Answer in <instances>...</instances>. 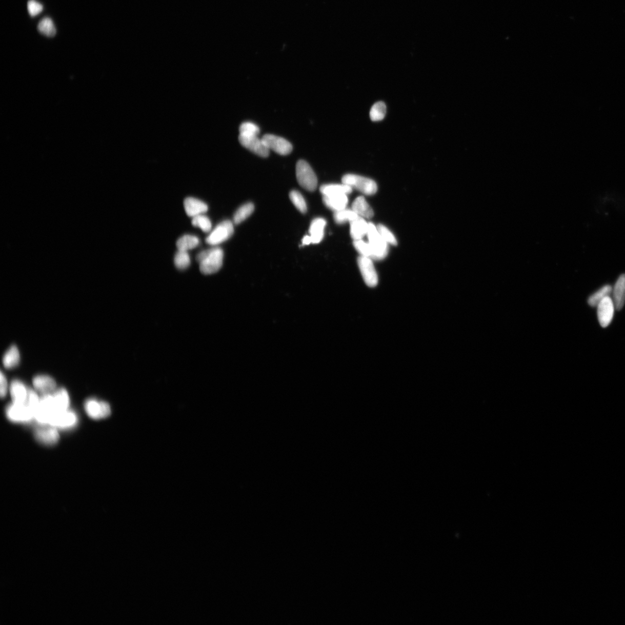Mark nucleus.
Returning <instances> with one entry per match:
<instances>
[{"instance_id": "1", "label": "nucleus", "mask_w": 625, "mask_h": 625, "mask_svg": "<svg viewBox=\"0 0 625 625\" xmlns=\"http://www.w3.org/2000/svg\"><path fill=\"white\" fill-rule=\"evenodd\" d=\"M197 261L199 264L200 271L204 275L217 273L221 268L224 259V251L219 247L205 250L197 255Z\"/></svg>"}, {"instance_id": "2", "label": "nucleus", "mask_w": 625, "mask_h": 625, "mask_svg": "<svg viewBox=\"0 0 625 625\" xmlns=\"http://www.w3.org/2000/svg\"><path fill=\"white\" fill-rule=\"evenodd\" d=\"M367 236L372 251L371 259L381 260L386 258L389 252L388 244L381 237L374 224H368Z\"/></svg>"}, {"instance_id": "3", "label": "nucleus", "mask_w": 625, "mask_h": 625, "mask_svg": "<svg viewBox=\"0 0 625 625\" xmlns=\"http://www.w3.org/2000/svg\"><path fill=\"white\" fill-rule=\"evenodd\" d=\"M296 178L299 185L305 190L313 191L317 186V178L315 173L307 162L300 160L296 166Z\"/></svg>"}, {"instance_id": "4", "label": "nucleus", "mask_w": 625, "mask_h": 625, "mask_svg": "<svg viewBox=\"0 0 625 625\" xmlns=\"http://www.w3.org/2000/svg\"><path fill=\"white\" fill-rule=\"evenodd\" d=\"M342 183L360 191L364 194L372 195L377 191L376 183L373 179L360 175L348 174L344 175Z\"/></svg>"}, {"instance_id": "5", "label": "nucleus", "mask_w": 625, "mask_h": 625, "mask_svg": "<svg viewBox=\"0 0 625 625\" xmlns=\"http://www.w3.org/2000/svg\"><path fill=\"white\" fill-rule=\"evenodd\" d=\"M6 415L12 422L25 424L34 419L35 411L28 405L12 403L6 408Z\"/></svg>"}, {"instance_id": "6", "label": "nucleus", "mask_w": 625, "mask_h": 625, "mask_svg": "<svg viewBox=\"0 0 625 625\" xmlns=\"http://www.w3.org/2000/svg\"><path fill=\"white\" fill-rule=\"evenodd\" d=\"M233 224L229 220H226L215 227L211 231L209 236L206 237L207 244L211 246H217L227 241L233 234Z\"/></svg>"}, {"instance_id": "7", "label": "nucleus", "mask_w": 625, "mask_h": 625, "mask_svg": "<svg viewBox=\"0 0 625 625\" xmlns=\"http://www.w3.org/2000/svg\"><path fill=\"white\" fill-rule=\"evenodd\" d=\"M85 410L88 415L93 419H105L111 415L110 405L106 402L98 401L95 398H89L84 405Z\"/></svg>"}, {"instance_id": "8", "label": "nucleus", "mask_w": 625, "mask_h": 625, "mask_svg": "<svg viewBox=\"0 0 625 625\" xmlns=\"http://www.w3.org/2000/svg\"><path fill=\"white\" fill-rule=\"evenodd\" d=\"M239 140L240 145L254 154L266 158L269 155V150L265 146L262 138L255 135L239 134Z\"/></svg>"}, {"instance_id": "9", "label": "nucleus", "mask_w": 625, "mask_h": 625, "mask_svg": "<svg viewBox=\"0 0 625 625\" xmlns=\"http://www.w3.org/2000/svg\"><path fill=\"white\" fill-rule=\"evenodd\" d=\"M357 262L359 271L366 284L371 288L375 287L378 284V276L372 259L361 256L358 258Z\"/></svg>"}, {"instance_id": "10", "label": "nucleus", "mask_w": 625, "mask_h": 625, "mask_svg": "<svg viewBox=\"0 0 625 625\" xmlns=\"http://www.w3.org/2000/svg\"><path fill=\"white\" fill-rule=\"evenodd\" d=\"M265 146L268 149L275 151L281 155H287L292 151L291 144L284 138L267 134L262 138Z\"/></svg>"}, {"instance_id": "11", "label": "nucleus", "mask_w": 625, "mask_h": 625, "mask_svg": "<svg viewBox=\"0 0 625 625\" xmlns=\"http://www.w3.org/2000/svg\"><path fill=\"white\" fill-rule=\"evenodd\" d=\"M597 317L600 326L606 328L608 327L613 320L615 311V305L613 300L607 296L597 305Z\"/></svg>"}, {"instance_id": "12", "label": "nucleus", "mask_w": 625, "mask_h": 625, "mask_svg": "<svg viewBox=\"0 0 625 625\" xmlns=\"http://www.w3.org/2000/svg\"><path fill=\"white\" fill-rule=\"evenodd\" d=\"M78 421V416L76 413L68 409L58 413L53 418L49 426L56 429L69 430L73 428L77 424Z\"/></svg>"}, {"instance_id": "13", "label": "nucleus", "mask_w": 625, "mask_h": 625, "mask_svg": "<svg viewBox=\"0 0 625 625\" xmlns=\"http://www.w3.org/2000/svg\"><path fill=\"white\" fill-rule=\"evenodd\" d=\"M45 425L35 430L34 436L39 443L46 445L56 444L59 440V434L53 426Z\"/></svg>"}, {"instance_id": "14", "label": "nucleus", "mask_w": 625, "mask_h": 625, "mask_svg": "<svg viewBox=\"0 0 625 625\" xmlns=\"http://www.w3.org/2000/svg\"><path fill=\"white\" fill-rule=\"evenodd\" d=\"M184 206L187 214L192 218L204 214L208 211V205L195 197H187L184 200Z\"/></svg>"}, {"instance_id": "15", "label": "nucleus", "mask_w": 625, "mask_h": 625, "mask_svg": "<svg viewBox=\"0 0 625 625\" xmlns=\"http://www.w3.org/2000/svg\"><path fill=\"white\" fill-rule=\"evenodd\" d=\"M34 388L39 392L46 394H51L55 392L56 384L52 377L46 375H38L35 376L33 380Z\"/></svg>"}, {"instance_id": "16", "label": "nucleus", "mask_w": 625, "mask_h": 625, "mask_svg": "<svg viewBox=\"0 0 625 625\" xmlns=\"http://www.w3.org/2000/svg\"><path fill=\"white\" fill-rule=\"evenodd\" d=\"M10 393L13 403L24 404L28 397L29 389L19 380H13L10 385Z\"/></svg>"}, {"instance_id": "17", "label": "nucleus", "mask_w": 625, "mask_h": 625, "mask_svg": "<svg viewBox=\"0 0 625 625\" xmlns=\"http://www.w3.org/2000/svg\"><path fill=\"white\" fill-rule=\"evenodd\" d=\"M612 292L615 308L619 311L623 308L625 303V274L619 277Z\"/></svg>"}, {"instance_id": "18", "label": "nucleus", "mask_w": 625, "mask_h": 625, "mask_svg": "<svg viewBox=\"0 0 625 625\" xmlns=\"http://www.w3.org/2000/svg\"><path fill=\"white\" fill-rule=\"evenodd\" d=\"M326 221L325 219L317 218L314 219L310 224L309 228V236L312 241V244H318L321 242L325 235V229L326 226Z\"/></svg>"}, {"instance_id": "19", "label": "nucleus", "mask_w": 625, "mask_h": 625, "mask_svg": "<svg viewBox=\"0 0 625 625\" xmlns=\"http://www.w3.org/2000/svg\"><path fill=\"white\" fill-rule=\"evenodd\" d=\"M348 195L338 194L330 196H323L324 204L328 208L336 211L346 209L348 204Z\"/></svg>"}, {"instance_id": "20", "label": "nucleus", "mask_w": 625, "mask_h": 625, "mask_svg": "<svg viewBox=\"0 0 625 625\" xmlns=\"http://www.w3.org/2000/svg\"><path fill=\"white\" fill-rule=\"evenodd\" d=\"M350 224V235L354 240H361L367 235L368 224L364 218L359 217Z\"/></svg>"}, {"instance_id": "21", "label": "nucleus", "mask_w": 625, "mask_h": 625, "mask_svg": "<svg viewBox=\"0 0 625 625\" xmlns=\"http://www.w3.org/2000/svg\"><path fill=\"white\" fill-rule=\"evenodd\" d=\"M352 210L358 216L362 218H371L374 215L371 207L362 196H359L355 199L352 205Z\"/></svg>"}, {"instance_id": "22", "label": "nucleus", "mask_w": 625, "mask_h": 625, "mask_svg": "<svg viewBox=\"0 0 625 625\" xmlns=\"http://www.w3.org/2000/svg\"><path fill=\"white\" fill-rule=\"evenodd\" d=\"M352 188L342 184H331L323 185L320 188V192L323 196H330L338 194H350L352 192Z\"/></svg>"}, {"instance_id": "23", "label": "nucleus", "mask_w": 625, "mask_h": 625, "mask_svg": "<svg viewBox=\"0 0 625 625\" xmlns=\"http://www.w3.org/2000/svg\"><path fill=\"white\" fill-rule=\"evenodd\" d=\"M20 361V353L17 346L12 345L4 354L3 363L4 367L11 369L16 367Z\"/></svg>"}, {"instance_id": "24", "label": "nucleus", "mask_w": 625, "mask_h": 625, "mask_svg": "<svg viewBox=\"0 0 625 625\" xmlns=\"http://www.w3.org/2000/svg\"><path fill=\"white\" fill-rule=\"evenodd\" d=\"M54 399L58 412L68 410L70 406V397L68 392L64 388L58 389L53 393Z\"/></svg>"}, {"instance_id": "25", "label": "nucleus", "mask_w": 625, "mask_h": 625, "mask_svg": "<svg viewBox=\"0 0 625 625\" xmlns=\"http://www.w3.org/2000/svg\"><path fill=\"white\" fill-rule=\"evenodd\" d=\"M200 243L199 238L191 235H184L177 240L176 246L178 250L188 251L196 248Z\"/></svg>"}, {"instance_id": "26", "label": "nucleus", "mask_w": 625, "mask_h": 625, "mask_svg": "<svg viewBox=\"0 0 625 625\" xmlns=\"http://www.w3.org/2000/svg\"><path fill=\"white\" fill-rule=\"evenodd\" d=\"M612 291V287L610 285H606L601 287L595 293L590 296L588 300V304L592 307H597L602 299L607 296H610Z\"/></svg>"}, {"instance_id": "27", "label": "nucleus", "mask_w": 625, "mask_h": 625, "mask_svg": "<svg viewBox=\"0 0 625 625\" xmlns=\"http://www.w3.org/2000/svg\"><path fill=\"white\" fill-rule=\"evenodd\" d=\"M254 210V206L253 204L248 203L241 206L234 214L233 223L235 224H239L244 222L250 216Z\"/></svg>"}, {"instance_id": "28", "label": "nucleus", "mask_w": 625, "mask_h": 625, "mask_svg": "<svg viewBox=\"0 0 625 625\" xmlns=\"http://www.w3.org/2000/svg\"><path fill=\"white\" fill-rule=\"evenodd\" d=\"M39 32L48 37H53L56 34L55 25L51 18L46 17L39 22L37 26Z\"/></svg>"}, {"instance_id": "29", "label": "nucleus", "mask_w": 625, "mask_h": 625, "mask_svg": "<svg viewBox=\"0 0 625 625\" xmlns=\"http://www.w3.org/2000/svg\"><path fill=\"white\" fill-rule=\"evenodd\" d=\"M359 216L352 210L344 209L336 211L334 214L335 221L338 224H343L347 222H352Z\"/></svg>"}, {"instance_id": "30", "label": "nucleus", "mask_w": 625, "mask_h": 625, "mask_svg": "<svg viewBox=\"0 0 625 625\" xmlns=\"http://www.w3.org/2000/svg\"><path fill=\"white\" fill-rule=\"evenodd\" d=\"M175 266L179 270H184L189 267L191 264V258L188 251L178 250L174 257Z\"/></svg>"}, {"instance_id": "31", "label": "nucleus", "mask_w": 625, "mask_h": 625, "mask_svg": "<svg viewBox=\"0 0 625 625\" xmlns=\"http://www.w3.org/2000/svg\"><path fill=\"white\" fill-rule=\"evenodd\" d=\"M192 224L193 227L199 228L202 231L205 233L210 232L211 228H212V224H211L210 219L204 214L193 217Z\"/></svg>"}, {"instance_id": "32", "label": "nucleus", "mask_w": 625, "mask_h": 625, "mask_svg": "<svg viewBox=\"0 0 625 625\" xmlns=\"http://www.w3.org/2000/svg\"><path fill=\"white\" fill-rule=\"evenodd\" d=\"M386 106L384 102L375 103L370 110V118L372 121L383 120L386 114Z\"/></svg>"}, {"instance_id": "33", "label": "nucleus", "mask_w": 625, "mask_h": 625, "mask_svg": "<svg viewBox=\"0 0 625 625\" xmlns=\"http://www.w3.org/2000/svg\"><path fill=\"white\" fill-rule=\"evenodd\" d=\"M290 198L292 203L296 207L300 212L306 213L307 211V205L304 197L297 191H292L290 193Z\"/></svg>"}, {"instance_id": "34", "label": "nucleus", "mask_w": 625, "mask_h": 625, "mask_svg": "<svg viewBox=\"0 0 625 625\" xmlns=\"http://www.w3.org/2000/svg\"><path fill=\"white\" fill-rule=\"evenodd\" d=\"M377 229L380 236L387 244L393 246L397 245L396 238H395L393 233L388 228L384 226V225L379 224L377 227Z\"/></svg>"}, {"instance_id": "35", "label": "nucleus", "mask_w": 625, "mask_h": 625, "mask_svg": "<svg viewBox=\"0 0 625 625\" xmlns=\"http://www.w3.org/2000/svg\"><path fill=\"white\" fill-rule=\"evenodd\" d=\"M353 245L355 249L361 254L363 257H368L371 259L372 255V251L371 246L369 243H366L363 240H354Z\"/></svg>"}, {"instance_id": "36", "label": "nucleus", "mask_w": 625, "mask_h": 625, "mask_svg": "<svg viewBox=\"0 0 625 625\" xmlns=\"http://www.w3.org/2000/svg\"><path fill=\"white\" fill-rule=\"evenodd\" d=\"M259 131V128L257 125L250 122L243 123L239 128V132L241 134L255 135V136H258Z\"/></svg>"}, {"instance_id": "37", "label": "nucleus", "mask_w": 625, "mask_h": 625, "mask_svg": "<svg viewBox=\"0 0 625 625\" xmlns=\"http://www.w3.org/2000/svg\"><path fill=\"white\" fill-rule=\"evenodd\" d=\"M28 9L30 16L34 17L43 11V6L35 0H30L28 3Z\"/></svg>"}, {"instance_id": "38", "label": "nucleus", "mask_w": 625, "mask_h": 625, "mask_svg": "<svg viewBox=\"0 0 625 625\" xmlns=\"http://www.w3.org/2000/svg\"><path fill=\"white\" fill-rule=\"evenodd\" d=\"M0 384H1V386H0V394H1V397L2 398H4L6 396V395L7 394L8 382H7V379L6 378V376L5 375H4L3 374V372H1V378H0Z\"/></svg>"}, {"instance_id": "39", "label": "nucleus", "mask_w": 625, "mask_h": 625, "mask_svg": "<svg viewBox=\"0 0 625 625\" xmlns=\"http://www.w3.org/2000/svg\"><path fill=\"white\" fill-rule=\"evenodd\" d=\"M310 244H312V241L311 239H310L309 235L305 236L303 239V245L307 246L309 245Z\"/></svg>"}]
</instances>
